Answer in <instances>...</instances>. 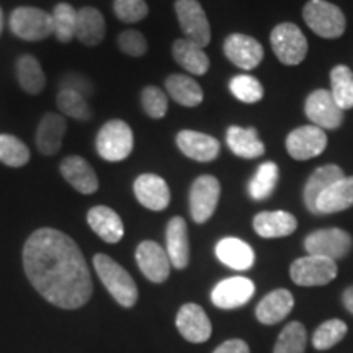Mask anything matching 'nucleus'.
<instances>
[{"mask_svg": "<svg viewBox=\"0 0 353 353\" xmlns=\"http://www.w3.org/2000/svg\"><path fill=\"white\" fill-rule=\"evenodd\" d=\"M303 19L321 38H341L347 28L343 12L327 0H309L303 8Z\"/></svg>", "mask_w": 353, "mask_h": 353, "instance_id": "7ed1b4c3", "label": "nucleus"}, {"mask_svg": "<svg viewBox=\"0 0 353 353\" xmlns=\"http://www.w3.org/2000/svg\"><path fill=\"white\" fill-rule=\"evenodd\" d=\"M290 275L299 286H322L337 276V263L319 255H306L291 263Z\"/></svg>", "mask_w": 353, "mask_h": 353, "instance_id": "1a4fd4ad", "label": "nucleus"}, {"mask_svg": "<svg viewBox=\"0 0 353 353\" xmlns=\"http://www.w3.org/2000/svg\"><path fill=\"white\" fill-rule=\"evenodd\" d=\"M165 87L169 95L179 105L193 108L203 101V90L200 83L193 81L192 77L183 76V74H174L165 81Z\"/></svg>", "mask_w": 353, "mask_h": 353, "instance_id": "7c9ffc66", "label": "nucleus"}, {"mask_svg": "<svg viewBox=\"0 0 353 353\" xmlns=\"http://www.w3.org/2000/svg\"><path fill=\"white\" fill-rule=\"evenodd\" d=\"M176 145L185 156L196 162H211L219 156L221 144L213 136L200 131L183 130L176 134Z\"/></svg>", "mask_w": 353, "mask_h": 353, "instance_id": "a211bd4d", "label": "nucleus"}, {"mask_svg": "<svg viewBox=\"0 0 353 353\" xmlns=\"http://www.w3.org/2000/svg\"><path fill=\"white\" fill-rule=\"evenodd\" d=\"M76 37L85 44L94 48L105 38V19L95 7H83L77 12Z\"/></svg>", "mask_w": 353, "mask_h": 353, "instance_id": "c756f323", "label": "nucleus"}, {"mask_svg": "<svg viewBox=\"0 0 353 353\" xmlns=\"http://www.w3.org/2000/svg\"><path fill=\"white\" fill-rule=\"evenodd\" d=\"M353 206V175L343 176L329 187L317 200V213L332 214Z\"/></svg>", "mask_w": 353, "mask_h": 353, "instance_id": "cd10ccee", "label": "nucleus"}, {"mask_svg": "<svg viewBox=\"0 0 353 353\" xmlns=\"http://www.w3.org/2000/svg\"><path fill=\"white\" fill-rule=\"evenodd\" d=\"M330 94L341 110L353 108V72L348 65H335L330 70Z\"/></svg>", "mask_w": 353, "mask_h": 353, "instance_id": "473e14b6", "label": "nucleus"}, {"mask_svg": "<svg viewBox=\"0 0 353 353\" xmlns=\"http://www.w3.org/2000/svg\"><path fill=\"white\" fill-rule=\"evenodd\" d=\"M304 112H306L307 120L321 130H335L343 121V110L335 103L330 90H325V88L314 90L307 97Z\"/></svg>", "mask_w": 353, "mask_h": 353, "instance_id": "9b49d317", "label": "nucleus"}, {"mask_svg": "<svg viewBox=\"0 0 353 353\" xmlns=\"http://www.w3.org/2000/svg\"><path fill=\"white\" fill-rule=\"evenodd\" d=\"M353 241L347 231L339 228L319 229L311 232L304 239V249L307 255H319L330 260H339L347 257L352 250Z\"/></svg>", "mask_w": 353, "mask_h": 353, "instance_id": "6e6552de", "label": "nucleus"}, {"mask_svg": "<svg viewBox=\"0 0 353 353\" xmlns=\"http://www.w3.org/2000/svg\"><path fill=\"white\" fill-rule=\"evenodd\" d=\"M213 353H250L249 345L241 339H231L216 348Z\"/></svg>", "mask_w": 353, "mask_h": 353, "instance_id": "c03bdc74", "label": "nucleus"}, {"mask_svg": "<svg viewBox=\"0 0 353 353\" xmlns=\"http://www.w3.org/2000/svg\"><path fill=\"white\" fill-rule=\"evenodd\" d=\"M224 54L239 69L252 70L262 63L263 48L257 39L249 34L232 33L224 41Z\"/></svg>", "mask_w": 353, "mask_h": 353, "instance_id": "4468645a", "label": "nucleus"}, {"mask_svg": "<svg viewBox=\"0 0 353 353\" xmlns=\"http://www.w3.org/2000/svg\"><path fill=\"white\" fill-rule=\"evenodd\" d=\"M298 228V221L286 211H262L254 218V229L260 237L276 239L291 236Z\"/></svg>", "mask_w": 353, "mask_h": 353, "instance_id": "5701e85b", "label": "nucleus"}, {"mask_svg": "<svg viewBox=\"0 0 353 353\" xmlns=\"http://www.w3.org/2000/svg\"><path fill=\"white\" fill-rule=\"evenodd\" d=\"M278 183V165L275 162H265L255 172L254 179L249 183V195L254 200H267L272 195Z\"/></svg>", "mask_w": 353, "mask_h": 353, "instance_id": "c9c22d12", "label": "nucleus"}, {"mask_svg": "<svg viewBox=\"0 0 353 353\" xmlns=\"http://www.w3.org/2000/svg\"><path fill=\"white\" fill-rule=\"evenodd\" d=\"M30 161V149L12 134H0V162L8 167H23Z\"/></svg>", "mask_w": 353, "mask_h": 353, "instance_id": "4c0bfd02", "label": "nucleus"}, {"mask_svg": "<svg viewBox=\"0 0 353 353\" xmlns=\"http://www.w3.org/2000/svg\"><path fill=\"white\" fill-rule=\"evenodd\" d=\"M167 241V255H169L170 263L176 270L187 268L190 262V241H188V228L183 218L174 216L167 224L165 232Z\"/></svg>", "mask_w": 353, "mask_h": 353, "instance_id": "aec40b11", "label": "nucleus"}, {"mask_svg": "<svg viewBox=\"0 0 353 353\" xmlns=\"http://www.w3.org/2000/svg\"><path fill=\"white\" fill-rule=\"evenodd\" d=\"M343 176H345L343 175V170L335 164L322 165L317 170H314V174L309 176L307 183L304 185L303 198L306 208L311 211V213L319 214L317 213V200H319V196L329 187H332L335 182L343 179Z\"/></svg>", "mask_w": 353, "mask_h": 353, "instance_id": "b1692460", "label": "nucleus"}, {"mask_svg": "<svg viewBox=\"0 0 353 353\" xmlns=\"http://www.w3.org/2000/svg\"><path fill=\"white\" fill-rule=\"evenodd\" d=\"M94 267L101 283L108 290L114 301L123 307H132L138 301V286L132 276L120 263L105 254H97L94 257Z\"/></svg>", "mask_w": 353, "mask_h": 353, "instance_id": "f03ea898", "label": "nucleus"}, {"mask_svg": "<svg viewBox=\"0 0 353 353\" xmlns=\"http://www.w3.org/2000/svg\"><path fill=\"white\" fill-rule=\"evenodd\" d=\"M141 101H143V108L148 117L154 120H161L165 117L167 108H169V100L167 95L159 87L149 85L145 87L141 94Z\"/></svg>", "mask_w": 353, "mask_h": 353, "instance_id": "a19ab883", "label": "nucleus"}, {"mask_svg": "<svg viewBox=\"0 0 353 353\" xmlns=\"http://www.w3.org/2000/svg\"><path fill=\"white\" fill-rule=\"evenodd\" d=\"M347 324L341 319H330L321 324L312 337V345L316 350H327L337 345L345 337Z\"/></svg>", "mask_w": 353, "mask_h": 353, "instance_id": "58836bf2", "label": "nucleus"}, {"mask_svg": "<svg viewBox=\"0 0 353 353\" xmlns=\"http://www.w3.org/2000/svg\"><path fill=\"white\" fill-rule=\"evenodd\" d=\"M61 175L82 195H92L99 190V176L95 170L81 156H69L61 162Z\"/></svg>", "mask_w": 353, "mask_h": 353, "instance_id": "6ab92c4d", "label": "nucleus"}, {"mask_svg": "<svg viewBox=\"0 0 353 353\" xmlns=\"http://www.w3.org/2000/svg\"><path fill=\"white\" fill-rule=\"evenodd\" d=\"M87 223L94 229L97 236L108 244H117L125 236V226H123L121 218L117 211L108 208V206L100 205L90 208L87 213Z\"/></svg>", "mask_w": 353, "mask_h": 353, "instance_id": "412c9836", "label": "nucleus"}, {"mask_svg": "<svg viewBox=\"0 0 353 353\" xmlns=\"http://www.w3.org/2000/svg\"><path fill=\"white\" fill-rule=\"evenodd\" d=\"M68 130L64 117L57 113H46L39 121L37 130V148L43 156H54L59 152Z\"/></svg>", "mask_w": 353, "mask_h": 353, "instance_id": "4be33fe9", "label": "nucleus"}, {"mask_svg": "<svg viewBox=\"0 0 353 353\" xmlns=\"http://www.w3.org/2000/svg\"><path fill=\"white\" fill-rule=\"evenodd\" d=\"M255 293L252 280L244 276H232L219 281L211 291V301L219 309H236L244 306Z\"/></svg>", "mask_w": 353, "mask_h": 353, "instance_id": "dca6fc26", "label": "nucleus"}, {"mask_svg": "<svg viewBox=\"0 0 353 353\" xmlns=\"http://www.w3.org/2000/svg\"><path fill=\"white\" fill-rule=\"evenodd\" d=\"M175 13L185 39L193 41L200 48H206L211 41V26L198 0H176Z\"/></svg>", "mask_w": 353, "mask_h": 353, "instance_id": "0eeeda50", "label": "nucleus"}, {"mask_svg": "<svg viewBox=\"0 0 353 353\" xmlns=\"http://www.w3.org/2000/svg\"><path fill=\"white\" fill-rule=\"evenodd\" d=\"M17 77H19L20 87L23 88L26 94H41L44 85H46V77H44L41 64L32 54H23L19 57V61H17Z\"/></svg>", "mask_w": 353, "mask_h": 353, "instance_id": "2f4dec72", "label": "nucleus"}, {"mask_svg": "<svg viewBox=\"0 0 353 353\" xmlns=\"http://www.w3.org/2000/svg\"><path fill=\"white\" fill-rule=\"evenodd\" d=\"M226 143L232 154L242 159H257L265 152V145L255 128L231 126L226 132Z\"/></svg>", "mask_w": 353, "mask_h": 353, "instance_id": "c85d7f7f", "label": "nucleus"}, {"mask_svg": "<svg viewBox=\"0 0 353 353\" xmlns=\"http://www.w3.org/2000/svg\"><path fill=\"white\" fill-rule=\"evenodd\" d=\"M172 56L180 68L195 76H205L210 69V57L193 41L180 38L172 44Z\"/></svg>", "mask_w": 353, "mask_h": 353, "instance_id": "bb28decb", "label": "nucleus"}, {"mask_svg": "<svg viewBox=\"0 0 353 353\" xmlns=\"http://www.w3.org/2000/svg\"><path fill=\"white\" fill-rule=\"evenodd\" d=\"M118 48L131 57H141L148 52V41L138 30H126L118 37Z\"/></svg>", "mask_w": 353, "mask_h": 353, "instance_id": "37998d69", "label": "nucleus"}, {"mask_svg": "<svg viewBox=\"0 0 353 353\" xmlns=\"http://www.w3.org/2000/svg\"><path fill=\"white\" fill-rule=\"evenodd\" d=\"M113 10L118 20L125 23H138L149 13L148 3L144 0H114Z\"/></svg>", "mask_w": 353, "mask_h": 353, "instance_id": "79ce46f5", "label": "nucleus"}, {"mask_svg": "<svg viewBox=\"0 0 353 353\" xmlns=\"http://www.w3.org/2000/svg\"><path fill=\"white\" fill-rule=\"evenodd\" d=\"M2 30H3V13H2V8H0V34H2Z\"/></svg>", "mask_w": 353, "mask_h": 353, "instance_id": "49530a36", "label": "nucleus"}, {"mask_svg": "<svg viewBox=\"0 0 353 353\" xmlns=\"http://www.w3.org/2000/svg\"><path fill=\"white\" fill-rule=\"evenodd\" d=\"M23 268L33 288L61 309L85 306L94 291L82 250L57 229L41 228L28 237L23 247Z\"/></svg>", "mask_w": 353, "mask_h": 353, "instance_id": "f257e3e1", "label": "nucleus"}, {"mask_svg": "<svg viewBox=\"0 0 353 353\" xmlns=\"http://www.w3.org/2000/svg\"><path fill=\"white\" fill-rule=\"evenodd\" d=\"M294 306L293 294L288 290H275L268 293L262 301L257 304L255 316L265 325L278 324L290 314Z\"/></svg>", "mask_w": 353, "mask_h": 353, "instance_id": "393cba45", "label": "nucleus"}, {"mask_svg": "<svg viewBox=\"0 0 353 353\" xmlns=\"http://www.w3.org/2000/svg\"><path fill=\"white\" fill-rule=\"evenodd\" d=\"M136 262L139 270L152 283H164L170 275V260L167 250L154 241L141 242L136 249Z\"/></svg>", "mask_w": 353, "mask_h": 353, "instance_id": "ddd939ff", "label": "nucleus"}, {"mask_svg": "<svg viewBox=\"0 0 353 353\" xmlns=\"http://www.w3.org/2000/svg\"><path fill=\"white\" fill-rule=\"evenodd\" d=\"M307 334L301 322H290L278 335L273 353H304Z\"/></svg>", "mask_w": 353, "mask_h": 353, "instance_id": "e433bc0d", "label": "nucleus"}, {"mask_svg": "<svg viewBox=\"0 0 353 353\" xmlns=\"http://www.w3.org/2000/svg\"><path fill=\"white\" fill-rule=\"evenodd\" d=\"M176 329L185 341L192 343L206 342L213 334V325L205 309L195 303L183 304L176 314Z\"/></svg>", "mask_w": 353, "mask_h": 353, "instance_id": "2eb2a0df", "label": "nucleus"}, {"mask_svg": "<svg viewBox=\"0 0 353 353\" xmlns=\"http://www.w3.org/2000/svg\"><path fill=\"white\" fill-rule=\"evenodd\" d=\"M342 301H343V306L347 307V311L353 314V286H348V288L343 291Z\"/></svg>", "mask_w": 353, "mask_h": 353, "instance_id": "a18cd8bd", "label": "nucleus"}, {"mask_svg": "<svg viewBox=\"0 0 353 353\" xmlns=\"http://www.w3.org/2000/svg\"><path fill=\"white\" fill-rule=\"evenodd\" d=\"M134 138L131 126L123 120H110L100 128L95 139L97 152L108 162H120L132 152Z\"/></svg>", "mask_w": 353, "mask_h": 353, "instance_id": "20e7f679", "label": "nucleus"}, {"mask_svg": "<svg viewBox=\"0 0 353 353\" xmlns=\"http://www.w3.org/2000/svg\"><path fill=\"white\" fill-rule=\"evenodd\" d=\"M56 105L61 113L68 114V117L74 118L79 121H88L92 118V110L88 107L87 100L79 90L74 88L63 87L57 94Z\"/></svg>", "mask_w": 353, "mask_h": 353, "instance_id": "f704fd0d", "label": "nucleus"}, {"mask_svg": "<svg viewBox=\"0 0 353 353\" xmlns=\"http://www.w3.org/2000/svg\"><path fill=\"white\" fill-rule=\"evenodd\" d=\"M52 30L57 41L69 43L76 38L77 10L70 3L61 2L52 10Z\"/></svg>", "mask_w": 353, "mask_h": 353, "instance_id": "72a5a7b5", "label": "nucleus"}, {"mask_svg": "<svg viewBox=\"0 0 353 353\" xmlns=\"http://www.w3.org/2000/svg\"><path fill=\"white\" fill-rule=\"evenodd\" d=\"M272 50L281 64L298 65L307 54V39L294 23H280L270 34Z\"/></svg>", "mask_w": 353, "mask_h": 353, "instance_id": "39448f33", "label": "nucleus"}, {"mask_svg": "<svg viewBox=\"0 0 353 353\" xmlns=\"http://www.w3.org/2000/svg\"><path fill=\"white\" fill-rule=\"evenodd\" d=\"M134 195L144 208L151 211H162L170 203L169 185L162 176L156 174H143L134 180Z\"/></svg>", "mask_w": 353, "mask_h": 353, "instance_id": "f3484780", "label": "nucleus"}, {"mask_svg": "<svg viewBox=\"0 0 353 353\" xmlns=\"http://www.w3.org/2000/svg\"><path fill=\"white\" fill-rule=\"evenodd\" d=\"M221 196L219 180L213 175H201L190 188V213L195 223H206L214 214Z\"/></svg>", "mask_w": 353, "mask_h": 353, "instance_id": "9d476101", "label": "nucleus"}, {"mask_svg": "<svg viewBox=\"0 0 353 353\" xmlns=\"http://www.w3.org/2000/svg\"><path fill=\"white\" fill-rule=\"evenodd\" d=\"M216 257L232 270H249L254 265L255 254L247 242L237 237H224L216 245Z\"/></svg>", "mask_w": 353, "mask_h": 353, "instance_id": "a878e982", "label": "nucleus"}, {"mask_svg": "<svg viewBox=\"0 0 353 353\" xmlns=\"http://www.w3.org/2000/svg\"><path fill=\"white\" fill-rule=\"evenodd\" d=\"M325 148H327V134L314 125L299 126L286 138V151L296 161H307L321 156Z\"/></svg>", "mask_w": 353, "mask_h": 353, "instance_id": "f8f14e48", "label": "nucleus"}, {"mask_svg": "<svg viewBox=\"0 0 353 353\" xmlns=\"http://www.w3.org/2000/svg\"><path fill=\"white\" fill-rule=\"evenodd\" d=\"M229 88H231V94L244 103H257L259 100L263 99L262 83L255 77L247 76V74L232 77Z\"/></svg>", "mask_w": 353, "mask_h": 353, "instance_id": "ea45409f", "label": "nucleus"}, {"mask_svg": "<svg viewBox=\"0 0 353 353\" xmlns=\"http://www.w3.org/2000/svg\"><path fill=\"white\" fill-rule=\"evenodd\" d=\"M10 30L25 41H41L54 33L52 17L37 7H19L10 15Z\"/></svg>", "mask_w": 353, "mask_h": 353, "instance_id": "423d86ee", "label": "nucleus"}]
</instances>
